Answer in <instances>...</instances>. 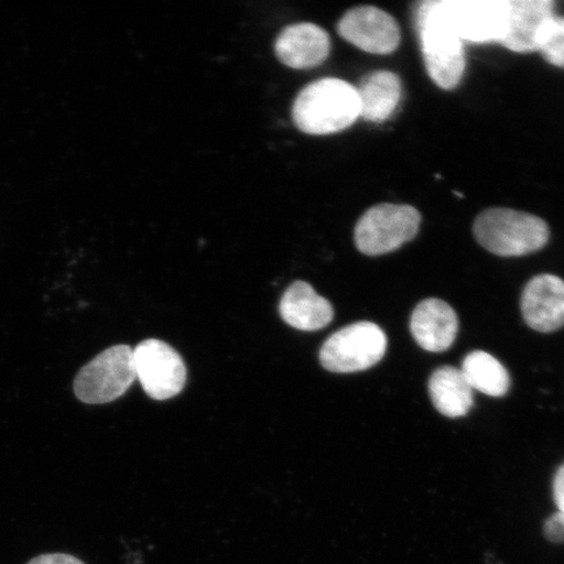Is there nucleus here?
Here are the masks:
<instances>
[{"label":"nucleus","mask_w":564,"mask_h":564,"mask_svg":"<svg viewBox=\"0 0 564 564\" xmlns=\"http://www.w3.org/2000/svg\"><path fill=\"white\" fill-rule=\"evenodd\" d=\"M423 61L432 80L444 90H453L465 73L464 42L444 11L443 2H425L415 11Z\"/></svg>","instance_id":"obj_2"},{"label":"nucleus","mask_w":564,"mask_h":564,"mask_svg":"<svg viewBox=\"0 0 564 564\" xmlns=\"http://www.w3.org/2000/svg\"><path fill=\"white\" fill-rule=\"evenodd\" d=\"M361 117L365 121L382 123L390 119L401 100L403 86L391 70H372L356 87Z\"/></svg>","instance_id":"obj_15"},{"label":"nucleus","mask_w":564,"mask_h":564,"mask_svg":"<svg viewBox=\"0 0 564 564\" xmlns=\"http://www.w3.org/2000/svg\"><path fill=\"white\" fill-rule=\"evenodd\" d=\"M387 351V336L376 323L358 322L337 330L321 349L324 369L336 373L364 371L376 366Z\"/></svg>","instance_id":"obj_6"},{"label":"nucleus","mask_w":564,"mask_h":564,"mask_svg":"<svg viewBox=\"0 0 564 564\" xmlns=\"http://www.w3.org/2000/svg\"><path fill=\"white\" fill-rule=\"evenodd\" d=\"M292 115L297 129L307 135L341 132L361 117L357 89L348 82L324 77L300 91Z\"/></svg>","instance_id":"obj_1"},{"label":"nucleus","mask_w":564,"mask_h":564,"mask_svg":"<svg viewBox=\"0 0 564 564\" xmlns=\"http://www.w3.org/2000/svg\"><path fill=\"white\" fill-rule=\"evenodd\" d=\"M477 242L494 256L512 258L538 252L549 242L550 229L541 217L511 208H489L474 224Z\"/></svg>","instance_id":"obj_3"},{"label":"nucleus","mask_w":564,"mask_h":564,"mask_svg":"<svg viewBox=\"0 0 564 564\" xmlns=\"http://www.w3.org/2000/svg\"><path fill=\"white\" fill-rule=\"evenodd\" d=\"M510 17L500 45L514 53L538 52L539 40L550 19L554 17L552 0H509Z\"/></svg>","instance_id":"obj_13"},{"label":"nucleus","mask_w":564,"mask_h":564,"mask_svg":"<svg viewBox=\"0 0 564 564\" xmlns=\"http://www.w3.org/2000/svg\"><path fill=\"white\" fill-rule=\"evenodd\" d=\"M553 496L555 500L556 507H558V512H561L564 517V464L556 471L553 482Z\"/></svg>","instance_id":"obj_21"},{"label":"nucleus","mask_w":564,"mask_h":564,"mask_svg":"<svg viewBox=\"0 0 564 564\" xmlns=\"http://www.w3.org/2000/svg\"><path fill=\"white\" fill-rule=\"evenodd\" d=\"M538 52L555 67L564 68V17L554 15L542 31Z\"/></svg>","instance_id":"obj_18"},{"label":"nucleus","mask_w":564,"mask_h":564,"mask_svg":"<svg viewBox=\"0 0 564 564\" xmlns=\"http://www.w3.org/2000/svg\"><path fill=\"white\" fill-rule=\"evenodd\" d=\"M135 379L133 349L129 345H116L84 366L76 376L74 391L83 403L108 404L123 397Z\"/></svg>","instance_id":"obj_5"},{"label":"nucleus","mask_w":564,"mask_h":564,"mask_svg":"<svg viewBox=\"0 0 564 564\" xmlns=\"http://www.w3.org/2000/svg\"><path fill=\"white\" fill-rule=\"evenodd\" d=\"M133 368L141 387L154 400L172 399L186 384V365L178 351L156 338L133 349Z\"/></svg>","instance_id":"obj_7"},{"label":"nucleus","mask_w":564,"mask_h":564,"mask_svg":"<svg viewBox=\"0 0 564 564\" xmlns=\"http://www.w3.org/2000/svg\"><path fill=\"white\" fill-rule=\"evenodd\" d=\"M444 11L463 42L491 44L503 40L509 24V0H442Z\"/></svg>","instance_id":"obj_8"},{"label":"nucleus","mask_w":564,"mask_h":564,"mask_svg":"<svg viewBox=\"0 0 564 564\" xmlns=\"http://www.w3.org/2000/svg\"><path fill=\"white\" fill-rule=\"evenodd\" d=\"M337 32L359 51L378 55L393 53L401 41L398 21L371 6L356 7L345 13L338 21Z\"/></svg>","instance_id":"obj_9"},{"label":"nucleus","mask_w":564,"mask_h":564,"mask_svg":"<svg viewBox=\"0 0 564 564\" xmlns=\"http://www.w3.org/2000/svg\"><path fill=\"white\" fill-rule=\"evenodd\" d=\"M433 404L444 417L460 419L474 406V390L460 369L443 366L429 380Z\"/></svg>","instance_id":"obj_16"},{"label":"nucleus","mask_w":564,"mask_h":564,"mask_svg":"<svg viewBox=\"0 0 564 564\" xmlns=\"http://www.w3.org/2000/svg\"><path fill=\"white\" fill-rule=\"evenodd\" d=\"M411 333L422 349L446 351L453 347L458 333L455 310L438 299L420 302L411 317Z\"/></svg>","instance_id":"obj_12"},{"label":"nucleus","mask_w":564,"mask_h":564,"mask_svg":"<svg viewBox=\"0 0 564 564\" xmlns=\"http://www.w3.org/2000/svg\"><path fill=\"white\" fill-rule=\"evenodd\" d=\"M471 390L491 398H502L509 392L511 379L509 371L489 352L476 350L465 357L460 369Z\"/></svg>","instance_id":"obj_17"},{"label":"nucleus","mask_w":564,"mask_h":564,"mask_svg":"<svg viewBox=\"0 0 564 564\" xmlns=\"http://www.w3.org/2000/svg\"><path fill=\"white\" fill-rule=\"evenodd\" d=\"M545 538L554 544L564 542V517L561 512L552 514L544 525Z\"/></svg>","instance_id":"obj_19"},{"label":"nucleus","mask_w":564,"mask_h":564,"mask_svg":"<svg viewBox=\"0 0 564 564\" xmlns=\"http://www.w3.org/2000/svg\"><path fill=\"white\" fill-rule=\"evenodd\" d=\"M521 313L538 333H555L564 327V281L555 274H538L521 294Z\"/></svg>","instance_id":"obj_10"},{"label":"nucleus","mask_w":564,"mask_h":564,"mask_svg":"<svg viewBox=\"0 0 564 564\" xmlns=\"http://www.w3.org/2000/svg\"><path fill=\"white\" fill-rule=\"evenodd\" d=\"M26 564H84V562L73 555L55 553L40 555Z\"/></svg>","instance_id":"obj_20"},{"label":"nucleus","mask_w":564,"mask_h":564,"mask_svg":"<svg viewBox=\"0 0 564 564\" xmlns=\"http://www.w3.org/2000/svg\"><path fill=\"white\" fill-rule=\"evenodd\" d=\"M280 314L289 326L306 333L327 327L335 316L329 301L305 281H295L286 289L280 302Z\"/></svg>","instance_id":"obj_14"},{"label":"nucleus","mask_w":564,"mask_h":564,"mask_svg":"<svg viewBox=\"0 0 564 564\" xmlns=\"http://www.w3.org/2000/svg\"><path fill=\"white\" fill-rule=\"evenodd\" d=\"M274 53L282 65L294 69L321 66L330 53V39L326 31L313 23L289 25L274 42Z\"/></svg>","instance_id":"obj_11"},{"label":"nucleus","mask_w":564,"mask_h":564,"mask_svg":"<svg viewBox=\"0 0 564 564\" xmlns=\"http://www.w3.org/2000/svg\"><path fill=\"white\" fill-rule=\"evenodd\" d=\"M421 214L406 204H379L366 210L355 230L357 249L368 257L386 256L419 235Z\"/></svg>","instance_id":"obj_4"}]
</instances>
